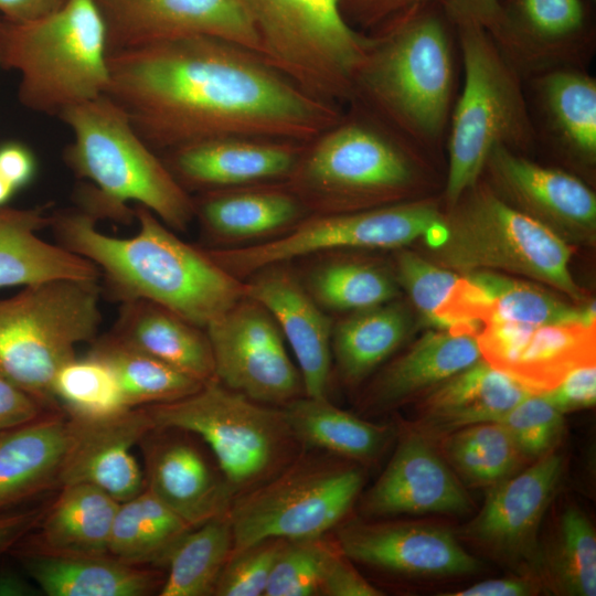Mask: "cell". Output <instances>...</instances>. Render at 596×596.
Wrapping results in <instances>:
<instances>
[{"label":"cell","mask_w":596,"mask_h":596,"mask_svg":"<svg viewBox=\"0 0 596 596\" xmlns=\"http://www.w3.org/2000/svg\"><path fill=\"white\" fill-rule=\"evenodd\" d=\"M108 68L105 94L156 152L228 136L306 143L343 116L260 54L217 36L117 51L108 54Z\"/></svg>","instance_id":"obj_1"},{"label":"cell","mask_w":596,"mask_h":596,"mask_svg":"<svg viewBox=\"0 0 596 596\" xmlns=\"http://www.w3.org/2000/svg\"><path fill=\"white\" fill-rule=\"evenodd\" d=\"M138 232L115 237L100 232L83 210H61L50 226L58 244L97 266L111 295L123 302L145 299L206 328L241 299L246 283L225 272L204 247L179 238L150 210L137 204Z\"/></svg>","instance_id":"obj_2"},{"label":"cell","mask_w":596,"mask_h":596,"mask_svg":"<svg viewBox=\"0 0 596 596\" xmlns=\"http://www.w3.org/2000/svg\"><path fill=\"white\" fill-rule=\"evenodd\" d=\"M451 23L440 3L416 8L381 31L354 79V98L419 149L445 137L455 86Z\"/></svg>","instance_id":"obj_3"},{"label":"cell","mask_w":596,"mask_h":596,"mask_svg":"<svg viewBox=\"0 0 596 596\" xmlns=\"http://www.w3.org/2000/svg\"><path fill=\"white\" fill-rule=\"evenodd\" d=\"M351 107L305 143L285 181L310 215L415 200L422 187L419 148L359 103Z\"/></svg>","instance_id":"obj_4"},{"label":"cell","mask_w":596,"mask_h":596,"mask_svg":"<svg viewBox=\"0 0 596 596\" xmlns=\"http://www.w3.org/2000/svg\"><path fill=\"white\" fill-rule=\"evenodd\" d=\"M0 66L20 76L26 108L60 116L93 100L109 84L107 28L96 0H66L25 23L0 24Z\"/></svg>","instance_id":"obj_5"},{"label":"cell","mask_w":596,"mask_h":596,"mask_svg":"<svg viewBox=\"0 0 596 596\" xmlns=\"http://www.w3.org/2000/svg\"><path fill=\"white\" fill-rule=\"evenodd\" d=\"M464 66V85L449 119L447 207L473 187L496 146L521 153L539 139L521 74L477 24L456 26Z\"/></svg>","instance_id":"obj_6"},{"label":"cell","mask_w":596,"mask_h":596,"mask_svg":"<svg viewBox=\"0 0 596 596\" xmlns=\"http://www.w3.org/2000/svg\"><path fill=\"white\" fill-rule=\"evenodd\" d=\"M58 118L73 134L63 158L76 177L89 180L103 198L126 213L135 212L127 205L132 201L171 230H188L194 220L192 195L113 99L104 94L67 108Z\"/></svg>","instance_id":"obj_7"},{"label":"cell","mask_w":596,"mask_h":596,"mask_svg":"<svg viewBox=\"0 0 596 596\" xmlns=\"http://www.w3.org/2000/svg\"><path fill=\"white\" fill-rule=\"evenodd\" d=\"M433 247L438 265L467 274L505 270L585 300L575 283L572 248L545 224L515 209L479 181L444 213V233Z\"/></svg>","instance_id":"obj_8"},{"label":"cell","mask_w":596,"mask_h":596,"mask_svg":"<svg viewBox=\"0 0 596 596\" xmlns=\"http://www.w3.org/2000/svg\"><path fill=\"white\" fill-rule=\"evenodd\" d=\"M102 319L97 281L57 279L0 299V374L45 411H62L53 382L94 341Z\"/></svg>","instance_id":"obj_9"},{"label":"cell","mask_w":596,"mask_h":596,"mask_svg":"<svg viewBox=\"0 0 596 596\" xmlns=\"http://www.w3.org/2000/svg\"><path fill=\"white\" fill-rule=\"evenodd\" d=\"M153 428L203 439L235 498L267 481L299 454L281 407L255 402L217 380L183 398L143 406Z\"/></svg>","instance_id":"obj_10"},{"label":"cell","mask_w":596,"mask_h":596,"mask_svg":"<svg viewBox=\"0 0 596 596\" xmlns=\"http://www.w3.org/2000/svg\"><path fill=\"white\" fill-rule=\"evenodd\" d=\"M262 56L309 95L337 106L354 98L370 35L351 26L339 0H238Z\"/></svg>","instance_id":"obj_11"},{"label":"cell","mask_w":596,"mask_h":596,"mask_svg":"<svg viewBox=\"0 0 596 596\" xmlns=\"http://www.w3.org/2000/svg\"><path fill=\"white\" fill-rule=\"evenodd\" d=\"M338 456L299 454L262 485L237 496L228 518L233 551L265 539L323 536L352 508L362 471Z\"/></svg>","instance_id":"obj_12"},{"label":"cell","mask_w":596,"mask_h":596,"mask_svg":"<svg viewBox=\"0 0 596 596\" xmlns=\"http://www.w3.org/2000/svg\"><path fill=\"white\" fill-rule=\"evenodd\" d=\"M444 232V213L433 200H409L390 205L310 215L287 234L237 248H205L225 272L244 280L257 269L274 263L327 251L398 249L419 238L429 246Z\"/></svg>","instance_id":"obj_13"},{"label":"cell","mask_w":596,"mask_h":596,"mask_svg":"<svg viewBox=\"0 0 596 596\" xmlns=\"http://www.w3.org/2000/svg\"><path fill=\"white\" fill-rule=\"evenodd\" d=\"M215 380L230 390L283 407L305 395L298 366L269 311L244 297L206 328Z\"/></svg>","instance_id":"obj_14"},{"label":"cell","mask_w":596,"mask_h":596,"mask_svg":"<svg viewBox=\"0 0 596 596\" xmlns=\"http://www.w3.org/2000/svg\"><path fill=\"white\" fill-rule=\"evenodd\" d=\"M108 54L166 39L204 34L262 55V42L238 0H96Z\"/></svg>","instance_id":"obj_15"},{"label":"cell","mask_w":596,"mask_h":596,"mask_svg":"<svg viewBox=\"0 0 596 596\" xmlns=\"http://www.w3.org/2000/svg\"><path fill=\"white\" fill-rule=\"evenodd\" d=\"M476 337L483 360L534 393L550 391L578 366L595 364V323L525 326L491 319Z\"/></svg>","instance_id":"obj_16"},{"label":"cell","mask_w":596,"mask_h":596,"mask_svg":"<svg viewBox=\"0 0 596 596\" xmlns=\"http://www.w3.org/2000/svg\"><path fill=\"white\" fill-rule=\"evenodd\" d=\"M485 171L497 194L561 237L588 242L595 237L596 194L576 175L501 145L490 151Z\"/></svg>","instance_id":"obj_17"},{"label":"cell","mask_w":596,"mask_h":596,"mask_svg":"<svg viewBox=\"0 0 596 596\" xmlns=\"http://www.w3.org/2000/svg\"><path fill=\"white\" fill-rule=\"evenodd\" d=\"M562 473L563 458L550 453L496 483L467 535L510 562L540 567L538 532Z\"/></svg>","instance_id":"obj_18"},{"label":"cell","mask_w":596,"mask_h":596,"mask_svg":"<svg viewBox=\"0 0 596 596\" xmlns=\"http://www.w3.org/2000/svg\"><path fill=\"white\" fill-rule=\"evenodd\" d=\"M244 280L246 296L269 311L290 345L305 395L328 398L333 318L306 290L291 262L266 265Z\"/></svg>","instance_id":"obj_19"},{"label":"cell","mask_w":596,"mask_h":596,"mask_svg":"<svg viewBox=\"0 0 596 596\" xmlns=\"http://www.w3.org/2000/svg\"><path fill=\"white\" fill-rule=\"evenodd\" d=\"M305 143L228 136L189 143L161 157L188 191H210L285 182Z\"/></svg>","instance_id":"obj_20"},{"label":"cell","mask_w":596,"mask_h":596,"mask_svg":"<svg viewBox=\"0 0 596 596\" xmlns=\"http://www.w3.org/2000/svg\"><path fill=\"white\" fill-rule=\"evenodd\" d=\"M140 444L146 489L189 525L228 514L235 496L194 444L175 429L160 428H152Z\"/></svg>","instance_id":"obj_21"},{"label":"cell","mask_w":596,"mask_h":596,"mask_svg":"<svg viewBox=\"0 0 596 596\" xmlns=\"http://www.w3.org/2000/svg\"><path fill=\"white\" fill-rule=\"evenodd\" d=\"M500 2L499 20L489 33L521 75L573 66L587 34L583 0Z\"/></svg>","instance_id":"obj_22"},{"label":"cell","mask_w":596,"mask_h":596,"mask_svg":"<svg viewBox=\"0 0 596 596\" xmlns=\"http://www.w3.org/2000/svg\"><path fill=\"white\" fill-rule=\"evenodd\" d=\"M337 544L352 561L403 575H464L480 566L449 531L432 525L351 522Z\"/></svg>","instance_id":"obj_23"},{"label":"cell","mask_w":596,"mask_h":596,"mask_svg":"<svg viewBox=\"0 0 596 596\" xmlns=\"http://www.w3.org/2000/svg\"><path fill=\"white\" fill-rule=\"evenodd\" d=\"M193 198L206 248H237L278 238L310 216L285 182L198 192Z\"/></svg>","instance_id":"obj_24"},{"label":"cell","mask_w":596,"mask_h":596,"mask_svg":"<svg viewBox=\"0 0 596 596\" xmlns=\"http://www.w3.org/2000/svg\"><path fill=\"white\" fill-rule=\"evenodd\" d=\"M471 501L448 466L422 437L398 443L386 468L365 493L361 510L370 517L467 512Z\"/></svg>","instance_id":"obj_25"},{"label":"cell","mask_w":596,"mask_h":596,"mask_svg":"<svg viewBox=\"0 0 596 596\" xmlns=\"http://www.w3.org/2000/svg\"><path fill=\"white\" fill-rule=\"evenodd\" d=\"M78 423V436L58 486L92 485L118 502L143 491L145 475L131 449L153 428L146 408H130L106 421Z\"/></svg>","instance_id":"obj_26"},{"label":"cell","mask_w":596,"mask_h":596,"mask_svg":"<svg viewBox=\"0 0 596 596\" xmlns=\"http://www.w3.org/2000/svg\"><path fill=\"white\" fill-rule=\"evenodd\" d=\"M78 432L77 421L51 411L0 433V510L58 486Z\"/></svg>","instance_id":"obj_27"},{"label":"cell","mask_w":596,"mask_h":596,"mask_svg":"<svg viewBox=\"0 0 596 596\" xmlns=\"http://www.w3.org/2000/svg\"><path fill=\"white\" fill-rule=\"evenodd\" d=\"M47 206H0V287H26L57 279L97 281L100 277L95 264L38 235L50 226Z\"/></svg>","instance_id":"obj_28"},{"label":"cell","mask_w":596,"mask_h":596,"mask_svg":"<svg viewBox=\"0 0 596 596\" xmlns=\"http://www.w3.org/2000/svg\"><path fill=\"white\" fill-rule=\"evenodd\" d=\"M477 337L462 331L437 330L424 334L391 362L365 395L368 408L387 409L432 389L481 359Z\"/></svg>","instance_id":"obj_29"},{"label":"cell","mask_w":596,"mask_h":596,"mask_svg":"<svg viewBox=\"0 0 596 596\" xmlns=\"http://www.w3.org/2000/svg\"><path fill=\"white\" fill-rule=\"evenodd\" d=\"M111 333L201 382L215 379L205 329L166 307L145 299L124 301Z\"/></svg>","instance_id":"obj_30"},{"label":"cell","mask_w":596,"mask_h":596,"mask_svg":"<svg viewBox=\"0 0 596 596\" xmlns=\"http://www.w3.org/2000/svg\"><path fill=\"white\" fill-rule=\"evenodd\" d=\"M395 277L419 315L437 330L477 336L490 316L485 292L465 274L430 263L413 252L397 253Z\"/></svg>","instance_id":"obj_31"},{"label":"cell","mask_w":596,"mask_h":596,"mask_svg":"<svg viewBox=\"0 0 596 596\" xmlns=\"http://www.w3.org/2000/svg\"><path fill=\"white\" fill-rule=\"evenodd\" d=\"M120 502L87 483L62 487L19 552L58 556H109L114 519Z\"/></svg>","instance_id":"obj_32"},{"label":"cell","mask_w":596,"mask_h":596,"mask_svg":"<svg viewBox=\"0 0 596 596\" xmlns=\"http://www.w3.org/2000/svg\"><path fill=\"white\" fill-rule=\"evenodd\" d=\"M312 299L329 315L348 313L396 299L395 274L352 249L315 253L291 262Z\"/></svg>","instance_id":"obj_33"},{"label":"cell","mask_w":596,"mask_h":596,"mask_svg":"<svg viewBox=\"0 0 596 596\" xmlns=\"http://www.w3.org/2000/svg\"><path fill=\"white\" fill-rule=\"evenodd\" d=\"M535 104L547 139L570 159L596 163V81L574 66L534 74Z\"/></svg>","instance_id":"obj_34"},{"label":"cell","mask_w":596,"mask_h":596,"mask_svg":"<svg viewBox=\"0 0 596 596\" xmlns=\"http://www.w3.org/2000/svg\"><path fill=\"white\" fill-rule=\"evenodd\" d=\"M29 577L47 596H146L159 592L157 570L110 556H58L19 552Z\"/></svg>","instance_id":"obj_35"},{"label":"cell","mask_w":596,"mask_h":596,"mask_svg":"<svg viewBox=\"0 0 596 596\" xmlns=\"http://www.w3.org/2000/svg\"><path fill=\"white\" fill-rule=\"evenodd\" d=\"M533 393L481 358L435 386L423 403V414L432 426L451 432L498 422Z\"/></svg>","instance_id":"obj_36"},{"label":"cell","mask_w":596,"mask_h":596,"mask_svg":"<svg viewBox=\"0 0 596 596\" xmlns=\"http://www.w3.org/2000/svg\"><path fill=\"white\" fill-rule=\"evenodd\" d=\"M411 328L407 308L395 299L333 319L331 354L340 380L359 384L401 347Z\"/></svg>","instance_id":"obj_37"},{"label":"cell","mask_w":596,"mask_h":596,"mask_svg":"<svg viewBox=\"0 0 596 596\" xmlns=\"http://www.w3.org/2000/svg\"><path fill=\"white\" fill-rule=\"evenodd\" d=\"M281 408L302 448H317L348 460H373L391 435L387 426L340 409L329 398L302 395Z\"/></svg>","instance_id":"obj_38"},{"label":"cell","mask_w":596,"mask_h":596,"mask_svg":"<svg viewBox=\"0 0 596 596\" xmlns=\"http://www.w3.org/2000/svg\"><path fill=\"white\" fill-rule=\"evenodd\" d=\"M192 529L148 489L120 502L114 519L108 555L120 562L164 566L178 541Z\"/></svg>","instance_id":"obj_39"},{"label":"cell","mask_w":596,"mask_h":596,"mask_svg":"<svg viewBox=\"0 0 596 596\" xmlns=\"http://www.w3.org/2000/svg\"><path fill=\"white\" fill-rule=\"evenodd\" d=\"M89 354L110 368L130 408L177 401L204 384L127 344L111 332L95 339Z\"/></svg>","instance_id":"obj_40"},{"label":"cell","mask_w":596,"mask_h":596,"mask_svg":"<svg viewBox=\"0 0 596 596\" xmlns=\"http://www.w3.org/2000/svg\"><path fill=\"white\" fill-rule=\"evenodd\" d=\"M233 551L228 514L188 531L172 547L164 566L160 596L213 595L216 582Z\"/></svg>","instance_id":"obj_41"},{"label":"cell","mask_w":596,"mask_h":596,"mask_svg":"<svg viewBox=\"0 0 596 596\" xmlns=\"http://www.w3.org/2000/svg\"><path fill=\"white\" fill-rule=\"evenodd\" d=\"M465 275L488 298L490 306L488 320L496 319L525 326L595 323L594 300L587 306L575 307L535 285L493 270H476Z\"/></svg>","instance_id":"obj_42"},{"label":"cell","mask_w":596,"mask_h":596,"mask_svg":"<svg viewBox=\"0 0 596 596\" xmlns=\"http://www.w3.org/2000/svg\"><path fill=\"white\" fill-rule=\"evenodd\" d=\"M53 393L62 411L83 423L110 419L130 409L114 372L89 353L60 369Z\"/></svg>","instance_id":"obj_43"},{"label":"cell","mask_w":596,"mask_h":596,"mask_svg":"<svg viewBox=\"0 0 596 596\" xmlns=\"http://www.w3.org/2000/svg\"><path fill=\"white\" fill-rule=\"evenodd\" d=\"M450 464L468 481L496 485L510 477L524 457L498 422L459 428L445 443Z\"/></svg>","instance_id":"obj_44"},{"label":"cell","mask_w":596,"mask_h":596,"mask_svg":"<svg viewBox=\"0 0 596 596\" xmlns=\"http://www.w3.org/2000/svg\"><path fill=\"white\" fill-rule=\"evenodd\" d=\"M550 575L561 592L596 595V534L586 514L575 505L561 515Z\"/></svg>","instance_id":"obj_45"},{"label":"cell","mask_w":596,"mask_h":596,"mask_svg":"<svg viewBox=\"0 0 596 596\" xmlns=\"http://www.w3.org/2000/svg\"><path fill=\"white\" fill-rule=\"evenodd\" d=\"M338 549L324 535L284 540L264 596L322 595L327 566Z\"/></svg>","instance_id":"obj_46"},{"label":"cell","mask_w":596,"mask_h":596,"mask_svg":"<svg viewBox=\"0 0 596 596\" xmlns=\"http://www.w3.org/2000/svg\"><path fill=\"white\" fill-rule=\"evenodd\" d=\"M498 423L508 429L524 457L552 453L564 430L563 413L543 393L530 394Z\"/></svg>","instance_id":"obj_47"},{"label":"cell","mask_w":596,"mask_h":596,"mask_svg":"<svg viewBox=\"0 0 596 596\" xmlns=\"http://www.w3.org/2000/svg\"><path fill=\"white\" fill-rule=\"evenodd\" d=\"M284 539H265L244 549L232 551L213 595H264Z\"/></svg>","instance_id":"obj_48"},{"label":"cell","mask_w":596,"mask_h":596,"mask_svg":"<svg viewBox=\"0 0 596 596\" xmlns=\"http://www.w3.org/2000/svg\"><path fill=\"white\" fill-rule=\"evenodd\" d=\"M443 0H339L347 22L355 30L373 34L389 26L407 12Z\"/></svg>","instance_id":"obj_49"},{"label":"cell","mask_w":596,"mask_h":596,"mask_svg":"<svg viewBox=\"0 0 596 596\" xmlns=\"http://www.w3.org/2000/svg\"><path fill=\"white\" fill-rule=\"evenodd\" d=\"M561 412L593 407L596 403V365L572 370L556 386L543 393Z\"/></svg>","instance_id":"obj_50"},{"label":"cell","mask_w":596,"mask_h":596,"mask_svg":"<svg viewBox=\"0 0 596 596\" xmlns=\"http://www.w3.org/2000/svg\"><path fill=\"white\" fill-rule=\"evenodd\" d=\"M326 596H380L383 593L370 584L340 549L330 558L322 584Z\"/></svg>","instance_id":"obj_51"},{"label":"cell","mask_w":596,"mask_h":596,"mask_svg":"<svg viewBox=\"0 0 596 596\" xmlns=\"http://www.w3.org/2000/svg\"><path fill=\"white\" fill-rule=\"evenodd\" d=\"M46 412L35 400L0 374V433L30 423Z\"/></svg>","instance_id":"obj_52"},{"label":"cell","mask_w":596,"mask_h":596,"mask_svg":"<svg viewBox=\"0 0 596 596\" xmlns=\"http://www.w3.org/2000/svg\"><path fill=\"white\" fill-rule=\"evenodd\" d=\"M441 8L449 22L460 24H477L491 31L500 17V0H443Z\"/></svg>","instance_id":"obj_53"},{"label":"cell","mask_w":596,"mask_h":596,"mask_svg":"<svg viewBox=\"0 0 596 596\" xmlns=\"http://www.w3.org/2000/svg\"><path fill=\"white\" fill-rule=\"evenodd\" d=\"M49 507L0 510V556L36 529Z\"/></svg>","instance_id":"obj_54"},{"label":"cell","mask_w":596,"mask_h":596,"mask_svg":"<svg viewBox=\"0 0 596 596\" xmlns=\"http://www.w3.org/2000/svg\"><path fill=\"white\" fill-rule=\"evenodd\" d=\"M0 173L18 191L28 185L36 173V160L33 151L19 141H6L0 145Z\"/></svg>","instance_id":"obj_55"},{"label":"cell","mask_w":596,"mask_h":596,"mask_svg":"<svg viewBox=\"0 0 596 596\" xmlns=\"http://www.w3.org/2000/svg\"><path fill=\"white\" fill-rule=\"evenodd\" d=\"M538 592L529 577H504L479 582L447 596H529Z\"/></svg>","instance_id":"obj_56"},{"label":"cell","mask_w":596,"mask_h":596,"mask_svg":"<svg viewBox=\"0 0 596 596\" xmlns=\"http://www.w3.org/2000/svg\"><path fill=\"white\" fill-rule=\"evenodd\" d=\"M66 0H0V15L11 23H25L43 18Z\"/></svg>","instance_id":"obj_57"},{"label":"cell","mask_w":596,"mask_h":596,"mask_svg":"<svg viewBox=\"0 0 596 596\" xmlns=\"http://www.w3.org/2000/svg\"><path fill=\"white\" fill-rule=\"evenodd\" d=\"M40 588L11 570L0 571V596H34Z\"/></svg>","instance_id":"obj_58"},{"label":"cell","mask_w":596,"mask_h":596,"mask_svg":"<svg viewBox=\"0 0 596 596\" xmlns=\"http://www.w3.org/2000/svg\"><path fill=\"white\" fill-rule=\"evenodd\" d=\"M15 191V188L0 173V206L6 205Z\"/></svg>","instance_id":"obj_59"},{"label":"cell","mask_w":596,"mask_h":596,"mask_svg":"<svg viewBox=\"0 0 596 596\" xmlns=\"http://www.w3.org/2000/svg\"><path fill=\"white\" fill-rule=\"evenodd\" d=\"M2 21H3V19H2V17L0 15V24L2 23Z\"/></svg>","instance_id":"obj_60"},{"label":"cell","mask_w":596,"mask_h":596,"mask_svg":"<svg viewBox=\"0 0 596 596\" xmlns=\"http://www.w3.org/2000/svg\"><path fill=\"white\" fill-rule=\"evenodd\" d=\"M590 1H592V0H590ZM593 1H595V0H593Z\"/></svg>","instance_id":"obj_61"},{"label":"cell","mask_w":596,"mask_h":596,"mask_svg":"<svg viewBox=\"0 0 596 596\" xmlns=\"http://www.w3.org/2000/svg\"><path fill=\"white\" fill-rule=\"evenodd\" d=\"M3 22V21H2Z\"/></svg>","instance_id":"obj_62"}]
</instances>
